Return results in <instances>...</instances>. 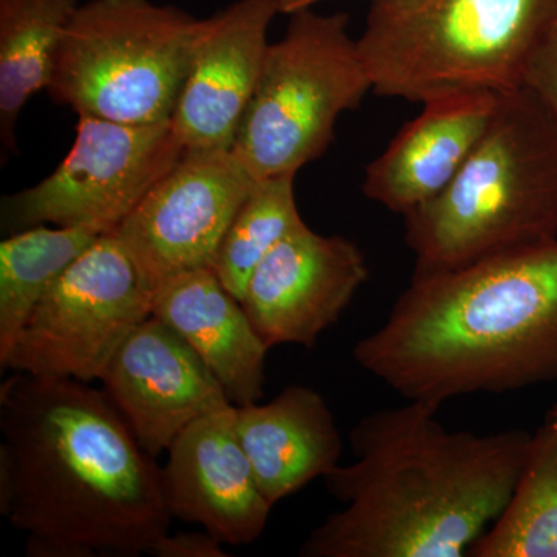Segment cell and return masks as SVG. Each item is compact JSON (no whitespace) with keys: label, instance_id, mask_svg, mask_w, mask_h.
Returning a JSON list of instances; mask_svg holds the SVG:
<instances>
[{"label":"cell","instance_id":"1","mask_svg":"<svg viewBox=\"0 0 557 557\" xmlns=\"http://www.w3.org/2000/svg\"><path fill=\"white\" fill-rule=\"evenodd\" d=\"M0 432V515L28 556L149 555L168 534L161 468L104 391L13 372Z\"/></svg>","mask_w":557,"mask_h":557},{"label":"cell","instance_id":"2","mask_svg":"<svg viewBox=\"0 0 557 557\" xmlns=\"http://www.w3.org/2000/svg\"><path fill=\"white\" fill-rule=\"evenodd\" d=\"M412 401L351 428L357 460L325 475L344 508L314 528L302 557H460L507 508L531 435L449 432Z\"/></svg>","mask_w":557,"mask_h":557},{"label":"cell","instance_id":"3","mask_svg":"<svg viewBox=\"0 0 557 557\" xmlns=\"http://www.w3.org/2000/svg\"><path fill=\"white\" fill-rule=\"evenodd\" d=\"M354 358L408 401L437 408L557 381V240L457 269L413 270Z\"/></svg>","mask_w":557,"mask_h":557},{"label":"cell","instance_id":"4","mask_svg":"<svg viewBox=\"0 0 557 557\" xmlns=\"http://www.w3.org/2000/svg\"><path fill=\"white\" fill-rule=\"evenodd\" d=\"M557 240V121L525 86L493 120L448 188L405 215L416 269L449 270Z\"/></svg>","mask_w":557,"mask_h":557},{"label":"cell","instance_id":"5","mask_svg":"<svg viewBox=\"0 0 557 557\" xmlns=\"http://www.w3.org/2000/svg\"><path fill=\"white\" fill-rule=\"evenodd\" d=\"M556 16L557 0H373L358 49L380 97L507 94Z\"/></svg>","mask_w":557,"mask_h":557},{"label":"cell","instance_id":"6","mask_svg":"<svg viewBox=\"0 0 557 557\" xmlns=\"http://www.w3.org/2000/svg\"><path fill=\"white\" fill-rule=\"evenodd\" d=\"M205 21L150 0H90L62 36L49 94L79 116L168 123Z\"/></svg>","mask_w":557,"mask_h":557},{"label":"cell","instance_id":"7","mask_svg":"<svg viewBox=\"0 0 557 557\" xmlns=\"http://www.w3.org/2000/svg\"><path fill=\"white\" fill-rule=\"evenodd\" d=\"M369 91L347 14L296 11L267 50L231 150L255 180L296 175L329 149L336 121Z\"/></svg>","mask_w":557,"mask_h":557},{"label":"cell","instance_id":"8","mask_svg":"<svg viewBox=\"0 0 557 557\" xmlns=\"http://www.w3.org/2000/svg\"><path fill=\"white\" fill-rule=\"evenodd\" d=\"M152 298L119 237L101 234L47 289L0 366L38 379L100 381L152 314Z\"/></svg>","mask_w":557,"mask_h":557},{"label":"cell","instance_id":"9","mask_svg":"<svg viewBox=\"0 0 557 557\" xmlns=\"http://www.w3.org/2000/svg\"><path fill=\"white\" fill-rule=\"evenodd\" d=\"M185 152L171 121L79 116L65 159L38 185L9 197L3 214L20 231L51 223L112 233Z\"/></svg>","mask_w":557,"mask_h":557},{"label":"cell","instance_id":"10","mask_svg":"<svg viewBox=\"0 0 557 557\" xmlns=\"http://www.w3.org/2000/svg\"><path fill=\"white\" fill-rule=\"evenodd\" d=\"M255 182L231 149L186 150L112 233L156 292L177 274L212 269Z\"/></svg>","mask_w":557,"mask_h":557},{"label":"cell","instance_id":"11","mask_svg":"<svg viewBox=\"0 0 557 557\" xmlns=\"http://www.w3.org/2000/svg\"><path fill=\"white\" fill-rule=\"evenodd\" d=\"M364 252L304 222L260 262L240 302L267 346H317L369 281Z\"/></svg>","mask_w":557,"mask_h":557},{"label":"cell","instance_id":"12","mask_svg":"<svg viewBox=\"0 0 557 557\" xmlns=\"http://www.w3.org/2000/svg\"><path fill=\"white\" fill-rule=\"evenodd\" d=\"M100 381L152 457L194 421L234 406L188 341L153 314L124 341Z\"/></svg>","mask_w":557,"mask_h":557},{"label":"cell","instance_id":"13","mask_svg":"<svg viewBox=\"0 0 557 557\" xmlns=\"http://www.w3.org/2000/svg\"><path fill=\"white\" fill-rule=\"evenodd\" d=\"M161 485L172 519L197 523L222 544L258 541L273 508L242 448L236 406L199 418L174 440Z\"/></svg>","mask_w":557,"mask_h":557},{"label":"cell","instance_id":"14","mask_svg":"<svg viewBox=\"0 0 557 557\" xmlns=\"http://www.w3.org/2000/svg\"><path fill=\"white\" fill-rule=\"evenodd\" d=\"M278 0H236L205 20L171 124L186 150L233 149L258 87Z\"/></svg>","mask_w":557,"mask_h":557},{"label":"cell","instance_id":"15","mask_svg":"<svg viewBox=\"0 0 557 557\" xmlns=\"http://www.w3.org/2000/svg\"><path fill=\"white\" fill-rule=\"evenodd\" d=\"M500 94L461 91L424 102L383 153L366 168L362 193L395 214L435 199L485 134Z\"/></svg>","mask_w":557,"mask_h":557},{"label":"cell","instance_id":"16","mask_svg":"<svg viewBox=\"0 0 557 557\" xmlns=\"http://www.w3.org/2000/svg\"><path fill=\"white\" fill-rule=\"evenodd\" d=\"M152 314L188 341L234 406L263 398L270 347L214 270L186 271L161 282L153 292Z\"/></svg>","mask_w":557,"mask_h":557},{"label":"cell","instance_id":"17","mask_svg":"<svg viewBox=\"0 0 557 557\" xmlns=\"http://www.w3.org/2000/svg\"><path fill=\"white\" fill-rule=\"evenodd\" d=\"M236 428L271 507L339 467L343 438L314 388L289 386L267 405L236 406Z\"/></svg>","mask_w":557,"mask_h":557},{"label":"cell","instance_id":"18","mask_svg":"<svg viewBox=\"0 0 557 557\" xmlns=\"http://www.w3.org/2000/svg\"><path fill=\"white\" fill-rule=\"evenodd\" d=\"M78 0H0V137L16 148V124L33 95L49 89L62 36Z\"/></svg>","mask_w":557,"mask_h":557},{"label":"cell","instance_id":"19","mask_svg":"<svg viewBox=\"0 0 557 557\" xmlns=\"http://www.w3.org/2000/svg\"><path fill=\"white\" fill-rule=\"evenodd\" d=\"M101 234L86 226L38 225L2 240L0 358L9 354L47 289Z\"/></svg>","mask_w":557,"mask_h":557},{"label":"cell","instance_id":"20","mask_svg":"<svg viewBox=\"0 0 557 557\" xmlns=\"http://www.w3.org/2000/svg\"><path fill=\"white\" fill-rule=\"evenodd\" d=\"M468 556L557 557V426L549 418L531 435L507 508Z\"/></svg>","mask_w":557,"mask_h":557},{"label":"cell","instance_id":"21","mask_svg":"<svg viewBox=\"0 0 557 557\" xmlns=\"http://www.w3.org/2000/svg\"><path fill=\"white\" fill-rule=\"evenodd\" d=\"M295 177L256 180L220 242L212 270L239 300L260 262L304 223L296 203Z\"/></svg>","mask_w":557,"mask_h":557},{"label":"cell","instance_id":"22","mask_svg":"<svg viewBox=\"0 0 557 557\" xmlns=\"http://www.w3.org/2000/svg\"><path fill=\"white\" fill-rule=\"evenodd\" d=\"M522 86L533 91L557 121V16L531 53Z\"/></svg>","mask_w":557,"mask_h":557},{"label":"cell","instance_id":"23","mask_svg":"<svg viewBox=\"0 0 557 557\" xmlns=\"http://www.w3.org/2000/svg\"><path fill=\"white\" fill-rule=\"evenodd\" d=\"M149 555L157 557H228L222 542L205 531H189L174 536L164 534Z\"/></svg>","mask_w":557,"mask_h":557},{"label":"cell","instance_id":"24","mask_svg":"<svg viewBox=\"0 0 557 557\" xmlns=\"http://www.w3.org/2000/svg\"><path fill=\"white\" fill-rule=\"evenodd\" d=\"M321 0H278V11L281 14H292L299 10L311 9L314 3Z\"/></svg>","mask_w":557,"mask_h":557},{"label":"cell","instance_id":"25","mask_svg":"<svg viewBox=\"0 0 557 557\" xmlns=\"http://www.w3.org/2000/svg\"><path fill=\"white\" fill-rule=\"evenodd\" d=\"M548 418H549V420H552V421H553V423H555V424H556V426H557V409L553 410V412H552V413H549Z\"/></svg>","mask_w":557,"mask_h":557}]
</instances>
